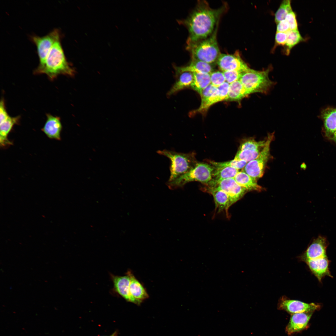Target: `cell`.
Returning a JSON list of instances; mask_svg holds the SVG:
<instances>
[{"instance_id": "cell-15", "label": "cell", "mask_w": 336, "mask_h": 336, "mask_svg": "<svg viewBox=\"0 0 336 336\" xmlns=\"http://www.w3.org/2000/svg\"><path fill=\"white\" fill-rule=\"evenodd\" d=\"M47 119L41 130L49 138L60 140L62 126L59 117L46 114Z\"/></svg>"}, {"instance_id": "cell-24", "label": "cell", "mask_w": 336, "mask_h": 336, "mask_svg": "<svg viewBox=\"0 0 336 336\" xmlns=\"http://www.w3.org/2000/svg\"><path fill=\"white\" fill-rule=\"evenodd\" d=\"M234 179L239 185L248 191L255 190L258 191L262 190V187L258 184L257 180L242 171H239Z\"/></svg>"}, {"instance_id": "cell-38", "label": "cell", "mask_w": 336, "mask_h": 336, "mask_svg": "<svg viewBox=\"0 0 336 336\" xmlns=\"http://www.w3.org/2000/svg\"><path fill=\"white\" fill-rule=\"evenodd\" d=\"M9 116L6 108L4 100L2 98L0 102V123L5 120Z\"/></svg>"}, {"instance_id": "cell-16", "label": "cell", "mask_w": 336, "mask_h": 336, "mask_svg": "<svg viewBox=\"0 0 336 336\" xmlns=\"http://www.w3.org/2000/svg\"><path fill=\"white\" fill-rule=\"evenodd\" d=\"M111 277L115 291L127 301L136 304V301L132 297L130 293L129 276L127 274L124 276L112 275Z\"/></svg>"}, {"instance_id": "cell-20", "label": "cell", "mask_w": 336, "mask_h": 336, "mask_svg": "<svg viewBox=\"0 0 336 336\" xmlns=\"http://www.w3.org/2000/svg\"><path fill=\"white\" fill-rule=\"evenodd\" d=\"M324 130L327 137L332 138L336 131V108H327L321 112Z\"/></svg>"}, {"instance_id": "cell-19", "label": "cell", "mask_w": 336, "mask_h": 336, "mask_svg": "<svg viewBox=\"0 0 336 336\" xmlns=\"http://www.w3.org/2000/svg\"><path fill=\"white\" fill-rule=\"evenodd\" d=\"M20 116L9 117L0 124V145L1 147L5 148L12 144L8 138V136L15 125L19 124Z\"/></svg>"}, {"instance_id": "cell-40", "label": "cell", "mask_w": 336, "mask_h": 336, "mask_svg": "<svg viewBox=\"0 0 336 336\" xmlns=\"http://www.w3.org/2000/svg\"><path fill=\"white\" fill-rule=\"evenodd\" d=\"M331 139L336 143V131L334 133Z\"/></svg>"}, {"instance_id": "cell-32", "label": "cell", "mask_w": 336, "mask_h": 336, "mask_svg": "<svg viewBox=\"0 0 336 336\" xmlns=\"http://www.w3.org/2000/svg\"><path fill=\"white\" fill-rule=\"evenodd\" d=\"M262 150H238L234 159L243 160L248 162L256 158Z\"/></svg>"}, {"instance_id": "cell-31", "label": "cell", "mask_w": 336, "mask_h": 336, "mask_svg": "<svg viewBox=\"0 0 336 336\" xmlns=\"http://www.w3.org/2000/svg\"><path fill=\"white\" fill-rule=\"evenodd\" d=\"M210 165L214 168H221L225 167H231L238 170L243 169L247 162L243 160H238L233 159L230 161L223 162H217L212 161H210Z\"/></svg>"}, {"instance_id": "cell-33", "label": "cell", "mask_w": 336, "mask_h": 336, "mask_svg": "<svg viewBox=\"0 0 336 336\" xmlns=\"http://www.w3.org/2000/svg\"><path fill=\"white\" fill-rule=\"evenodd\" d=\"M211 84L218 87L226 82L223 73L220 71H213L210 74Z\"/></svg>"}, {"instance_id": "cell-25", "label": "cell", "mask_w": 336, "mask_h": 336, "mask_svg": "<svg viewBox=\"0 0 336 336\" xmlns=\"http://www.w3.org/2000/svg\"><path fill=\"white\" fill-rule=\"evenodd\" d=\"M193 80L190 87L200 94L201 91L211 84L210 74L194 72Z\"/></svg>"}, {"instance_id": "cell-28", "label": "cell", "mask_w": 336, "mask_h": 336, "mask_svg": "<svg viewBox=\"0 0 336 336\" xmlns=\"http://www.w3.org/2000/svg\"><path fill=\"white\" fill-rule=\"evenodd\" d=\"M287 38L285 45L286 53L288 55L293 47L299 43L303 41L304 39L298 30H290L287 32Z\"/></svg>"}, {"instance_id": "cell-11", "label": "cell", "mask_w": 336, "mask_h": 336, "mask_svg": "<svg viewBox=\"0 0 336 336\" xmlns=\"http://www.w3.org/2000/svg\"><path fill=\"white\" fill-rule=\"evenodd\" d=\"M320 307V305L314 303H306L298 300H291L285 296H282L280 299L278 304L279 310L285 311L291 315L313 312Z\"/></svg>"}, {"instance_id": "cell-41", "label": "cell", "mask_w": 336, "mask_h": 336, "mask_svg": "<svg viewBox=\"0 0 336 336\" xmlns=\"http://www.w3.org/2000/svg\"><path fill=\"white\" fill-rule=\"evenodd\" d=\"M117 334V333L115 332H114V333H113L111 335H110V336H116Z\"/></svg>"}, {"instance_id": "cell-17", "label": "cell", "mask_w": 336, "mask_h": 336, "mask_svg": "<svg viewBox=\"0 0 336 336\" xmlns=\"http://www.w3.org/2000/svg\"><path fill=\"white\" fill-rule=\"evenodd\" d=\"M305 262L320 282L325 276L332 277L329 270V261L327 256L308 260Z\"/></svg>"}, {"instance_id": "cell-36", "label": "cell", "mask_w": 336, "mask_h": 336, "mask_svg": "<svg viewBox=\"0 0 336 336\" xmlns=\"http://www.w3.org/2000/svg\"><path fill=\"white\" fill-rule=\"evenodd\" d=\"M229 86V84L225 82L217 87L220 101L227 100Z\"/></svg>"}, {"instance_id": "cell-18", "label": "cell", "mask_w": 336, "mask_h": 336, "mask_svg": "<svg viewBox=\"0 0 336 336\" xmlns=\"http://www.w3.org/2000/svg\"><path fill=\"white\" fill-rule=\"evenodd\" d=\"M127 274L130 278L129 291L130 295L136 301V304L139 305L144 300L148 298L149 295L143 286L135 278L131 271H128Z\"/></svg>"}, {"instance_id": "cell-6", "label": "cell", "mask_w": 336, "mask_h": 336, "mask_svg": "<svg viewBox=\"0 0 336 336\" xmlns=\"http://www.w3.org/2000/svg\"><path fill=\"white\" fill-rule=\"evenodd\" d=\"M214 169V168L211 165L197 162L187 172L172 181L168 182L167 184L171 189L182 187L188 182L194 181L207 184L211 180Z\"/></svg>"}, {"instance_id": "cell-35", "label": "cell", "mask_w": 336, "mask_h": 336, "mask_svg": "<svg viewBox=\"0 0 336 336\" xmlns=\"http://www.w3.org/2000/svg\"><path fill=\"white\" fill-rule=\"evenodd\" d=\"M285 19L289 23L290 30H298L296 16L294 12L292 11L289 13L286 16Z\"/></svg>"}, {"instance_id": "cell-26", "label": "cell", "mask_w": 336, "mask_h": 336, "mask_svg": "<svg viewBox=\"0 0 336 336\" xmlns=\"http://www.w3.org/2000/svg\"><path fill=\"white\" fill-rule=\"evenodd\" d=\"M238 172V170L231 167L214 168L212 179L208 184L214 183L226 179L234 178Z\"/></svg>"}, {"instance_id": "cell-13", "label": "cell", "mask_w": 336, "mask_h": 336, "mask_svg": "<svg viewBox=\"0 0 336 336\" xmlns=\"http://www.w3.org/2000/svg\"><path fill=\"white\" fill-rule=\"evenodd\" d=\"M199 94L201 104L199 108L194 111L195 113L205 114L212 105L220 101L218 89L212 84L204 88Z\"/></svg>"}, {"instance_id": "cell-37", "label": "cell", "mask_w": 336, "mask_h": 336, "mask_svg": "<svg viewBox=\"0 0 336 336\" xmlns=\"http://www.w3.org/2000/svg\"><path fill=\"white\" fill-rule=\"evenodd\" d=\"M287 38V32H276L275 36L276 44L278 45H285Z\"/></svg>"}, {"instance_id": "cell-2", "label": "cell", "mask_w": 336, "mask_h": 336, "mask_svg": "<svg viewBox=\"0 0 336 336\" xmlns=\"http://www.w3.org/2000/svg\"><path fill=\"white\" fill-rule=\"evenodd\" d=\"M60 40L54 43L44 63L41 67H37L35 70V74H45L52 80L60 74L69 76L73 74L74 70L66 60Z\"/></svg>"}, {"instance_id": "cell-9", "label": "cell", "mask_w": 336, "mask_h": 336, "mask_svg": "<svg viewBox=\"0 0 336 336\" xmlns=\"http://www.w3.org/2000/svg\"><path fill=\"white\" fill-rule=\"evenodd\" d=\"M206 185L217 188L226 192L229 197L230 207L241 198L247 191L246 189L237 183L233 178L208 184Z\"/></svg>"}, {"instance_id": "cell-30", "label": "cell", "mask_w": 336, "mask_h": 336, "mask_svg": "<svg viewBox=\"0 0 336 336\" xmlns=\"http://www.w3.org/2000/svg\"><path fill=\"white\" fill-rule=\"evenodd\" d=\"M292 11L290 0H283L275 14V21L277 24L285 19L287 15Z\"/></svg>"}, {"instance_id": "cell-23", "label": "cell", "mask_w": 336, "mask_h": 336, "mask_svg": "<svg viewBox=\"0 0 336 336\" xmlns=\"http://www.w3.org/2000/svg\"><path fill=\"white\" fill-rule=\"evenodd\" d=\"M177 79L167 95L170 96L184 88L190 87L193 80V74L184 72L176 74Z\"/></svg>"}, {"instance_id": "cell-27", "label": "cell", "mask_w": 336, "mask_h": 336, "mask_svg": "<svg viewBox=\"0 0 336 336\" xmlns=\"http://www.w3.org/2000/svg\"><path fill=\"white\" fill-rule=\"evenodd\" d=\"M247 96L248 95L239 80L229 84L227 101H238Z\"/></svg>"}, {"instance_id": "cell-34", "label": "cell", "mask_w": 336, "mask_h": 336, "mask_svg": "<svg viewBox=\"0 0 336 336\" xmlns=\"http://www.w3.org/2000/svg\"><path fill=\"white\" fill-rule=\"evenodd\" d=\"M226 81L229 84L239 80L242 72L236 71H227L223 72Z\"/></svg>"}, {"instance_id": "cell-39", "label": "cell", "mask_w": 336, "mask_h": 336, "mask_svg": "<svg viewBox=\"0 0 336 336\" xmlns=\"http://www.w3.org/2000/svg\"><path fill=\"white\" fill-rule=\"evenodd\" d=\"M276 32H287L290 30L288 23L285 19L282 20L277 24Z\"/></svg>"}, {"instance_id": "cell-7", "label": "cell", "mask_w": 336, "mask_h": 336, "mask_svg": "<svg viewBox=\"0 0 336 336\" xmlns=\"http://www.w3.org/2000/svg\"><path fill=\"white\" fill-rule=\"evenodd\" d=\"M274 133L268 134L265 144L258 157L248 162L242 171L257 180L263 176L270 155V145L273 139Z\"/></svg>"}, {"instance_id": "cell-12", "label": "cell", "mask_w": 336, "mask_h": 336, "mask_svg": "<svg viewBox=\"0 0 336 336\" xmlns=\"http://www.w3.org/2000/svg\"><path fill=\"white\" fill-rule=\"evenodd\" d=\"M328 243L326 238L321 236L314 239L302 255L301 259L305 262L326 256Z\"/></svg>"}, {"instance_id": "cell-21", "label": "cell", "mask_w": 336, "mask_h": 336, "mask_svg": "<svg viewBox=\"0 0 336 336\" xmlns=\"http://www.w3.org/2000/svg\"><path fill=\"white\" fill-rule=\"evenodd\" d=\"M206 191L212 195L214 199L215 207L219 212L225 210L228 214L229 208V198L227 194L223 190L215 187L206 186Z\"/></svg>"}, {"instance_id": "cell-8", "label": "cell", "mask_w": 336, "mask_h": 336, "mask_svg": "<svg viewBox=\"0 0 336 336\" xmlns=\"http://www.w3.org/2000/svg\"><path fill=\"white\" fill-rule=\"evenodd\" d=\"M60 30L57 28L54 29L43 36L36 35L31 36V40L36 46L39 58V64L37 67H41L43 65L54 44L60 40Z\"/></svg>"}, {"instance_id": "cell-14", "label": "cell", "mask_w": 336, "mask_h": 336, "mask_svg": "<svg viewBox=\"0 0 336 336\" xmlns=\"http://www.w3.org/2000/svg\"><path fill=\"white\" fill-rule=\"evenodd\" d=\"M313 312L296 313L291 315L285 331L291 335L306 329Z\"/></svg>"}, {"instance_id": "cell-29", "label": "cell", "mask_w": 336, "mask_h": 336, "mask_svg": "<svg viewBox=\"0 0 336 336\" xmlns=\"http://www.w3.org/2000/svg\"><path fill=\"white\" fill-rule=\"evenodd\" d=\"M265 142L266 140L257 141L252 138L244 139L241 142L238 150H262Z\"/></svg>"}, {"instance_id": "cell-4", "label": "cell", "mask_w": 336, "mask_h": 336, "mask_svg": "<svg viewBox=\"0 0 336 336\" xmlns=\"http://www.w3.org/2000/svg\"><path fill=\"white\" fill-rule=\"evenodd\" d=\"M270 68L261 71L250 68L242 73L239 81L248 95L254 93H266L268 92L274 84L268 77Z\"/></svg>"}, {"instance_id": "cell-1", "label": "cell", "mask_w": 336, "mask_h": 336, "mask_svg": "<svg viewBox=\"0 0 336 336\" xmlns=\"http://www.w3.org/2000/svg\"><path fill=\"white\" fill-rule=\"evenodd\" d=\"M224 10V7L213 9L205 1L198 2L194 10L182 22L189 33L187 44L206 39L211 35Z\"/></svg>"}, {"instance_id": "cell-10", "label": "cell", "mask_w": 336, "mask_h": 336, "mask_svg": "<svg viewBox=\"0 0 336 336\" xmlns=\"http://www.w3.org/2000/svg\"><path fill=\"white\" fill-rule=\"evenodd\" d=\"M216 63L223 72L236 71L242 72L250 68L241 58L238 52L233 54L221 53Z\"/></svg>"}, {"instance_id": "cell-22", "label": "cell", "mask_w": 336, "mask_h": 336, "mask_svg": "<svg viewBox=\"0 0 336 336\" xmlns=\"http://www.w3.org/2000/svg\"><path fill=\"white\" fill-rule=\"evenodd\" d=\"M174 67L176 74L184 72L210 74L213 71L212 64L194 59H191L190 64L188 66L184 67L175 66Z\"/></svg>"}, {"instance_id": "cell-5", "label": "cell", "mask_w": 336, "mask_h": 336, "mask_svg": "<svg viewBox=\"0 0 336 336\" xmlns=\"http://www.w3.org/2000/svg\"><path fill=\"white\" fill-rule=\"evenodd\" d=\"M157 153L170 160V175L168 182L172 181L185 173L197 162L193 153H185L166 150H159Z\"/></svg>"}, {"instance_id": "cell-3", "label": "cell", "mask_w": 336, "mask_h": 336, "mask_svg": "<svg viewBox=\"0 0 336 336\" xmlns=\"http://www.w3.org/2000/svg\"><path fill=\"white\" fill-rule=\"evenodd\" d=\"M217 25L213 33L208 37L187 44V48L191 53L192 59L211 64L216 62L221 54L217 39Z\"/></svg>"}]
</instances>
